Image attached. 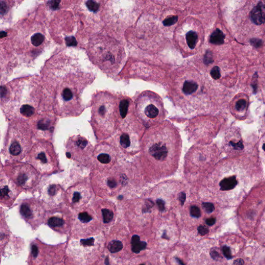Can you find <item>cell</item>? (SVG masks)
Wrapping results in <instances>:
<instances>
[{
	"instance_id": "cell-1",
	"label": "cell",
	"mask_w": 265,
	"mask_h": 265,
	"mask_svg": "<svg viewBox=\"0 0 265 265\" xmlns=\"http://www.w3.org/2000/svg\"><path fill=\"white\" fill-rule=\"evenodd\" d=\"M44 72L55 113L61 117L80 115L83 110L80 94L84 83L78 67L70 59L55 57L48 62Z\"/></svg>"
},
{
	"instance_id": "cell-2",
	"label": "cell",
	"mask_w": 265,
	"mask_h": 265,
	"mask_svg": "<svg viewBox=\"0 0 265 265\" xmlns=\"http://www.w3.org/2000/svg\"><path fill=\"white\" fill-rule=\"evenodd\" d=\"M33 137L27 121L19 119L11 120L1 152L5 163L21 162L26 158L33 145Z\"/></svg>"
},
{
	"instance_id": "cell-3",
	"label": "cell",
	"mask_w": 265,
	"mask_h": 265,
	"mask_svg": "<svg viewBox=\"0 0 265 265\" xmlns=\"http://www.w3.org/2000/svg\"><path fill=\"white\" fill-rule=\"evenodd\" d=\"M26 161L41 176L50 175L61 171L59 157L50 141L39 140L36 141L26 157Z\"/></svg>"
},
{
	"instance_id": "cell-4",
	"label": "cell",
	"mask_w": 265,
	"mask_h": 265,
	"mask_svg": "<svg viewBox=\"0 0 265 265\" xmlns=\"http://www.w3.org/2000/svg\"><path fill=\"white\" fill-rule=\"evenodd\" d=\"M1 170L14 181L23 192L33 193L39 188L42 176L27 163H5L2 165Z\"/></svg>"
},
{
	"instance_id": "cell-5",
	"label": "cell",
	"mask_w": 265,
	"mask_h": 265,
	"mask_svg": "<svg viewBox=\"0 0 265 265\" xmlns=\"http://www.w3.org/2000/svg\"><path fill=\"white\" fill-rule=\"evenodd\" d=\"M67 158L83 167L91 168L94 147L91 142L80 135L70 136L65 144Z\"/></svg>"
},
{
	"instance_id": "cell-6",
	"label": "cell",
	"mask_w": 265,
	"mask_h": 265,
	"mask_svg": "<svg viewBox=\"0 0 265 265\" xmlns=\"http://www.w3.org/2000/svg\"><path fill=\"white\" fill-rule=\"evenodd\" d=\"M93 190L90 181L83 179L70 185L65 191L64 202L74 208L85 207L91 200Z\"/></svg>"
},
{
	"instance_id": "cell-7",
	"label": "cell",
	"mask_w": 265,
	"mask_h": 265,
	"mask_svg": "<svg viewBox=\"0 0 265 265\" xmlns=\"http://www.w3.org/2000/svg\"><path fill=\"white\" fill-rule=\"evenodd\" d=\"M57 122V117L48 112L39 113L29 121L34 137L37 141H50L53 139Z\"/></svg>"
},
{
	"instance_id": "cell-8",
	"label": "cell",
	"mask_w": 265,
	"mask_h": 265,
	"mask_svg": "<svg viewBox=\"0 0 265 265\" xmlns=\"http://www.w3.org/2000/svg\"><path fill=\"white\" fill-rule=\"evenodd\" d=\"M90 180L94 193L100 197L112 195L118 187V181L107 170H91Z\"/></svg>"
},
{
	"instance_id": "cell-9",
	"label": "cell",
	"mask_w": 265,
	"mask_h": 265,
	"mask_svg": "<svg viewBox=\"0 0 265 265\" xmlns=\"http://www.w3.org/2000/svg\"><path fill=\"white\" fill-rule=\"evenodd\" d=\"M112 151L111 147L106 142L97 144L94 147L91 170H107L114 161Z\"/></svg>"
},
{
	"instance_id": "cell-10",
	"label": "cell",
	"mask_w": 265,
	"mask_h": 265,
	"mask_svg": "<svg viewBox=\"0 0 265 265\" xmlns=\"http://www.w3.org/2000/svg\"><path fill=\"white\" fill-rule=\"evenodd\" d=\"M23 191L16 183L1 170L0 179V201L3 206L13 205Z\"/></svg>"
},
{
	"instance_id": "cell-11",
	"label": "cell",
	"mask_w": 265,
	"mask_h": 265,
	"mask_svg": "<svg viewBox=\"0 0 265 265\" xmlns=\"http://www.w3.org/2000/svg\"><path fill=\"white\" fill-rule=\"evenodd\" d=\"M246 9L244 24H249V29H259L265 26V2H251Z\"/></svg>"
},
{
	"instance_id": "cell-12",
	"label": "cell",
	"mask_w": 265,
	"mask_h": 265,
	"mask_svg": "<svg viewBox=\"0 0 265 265\" xmlns=\"http://www.w3.org/2000/svg\"><path fill=\"white\" fill-rule=\"evenodd\" d=\"M40 199L44 204L57 207L64 202L65 191L59 184H45L40 188Z\"/></svg>"
},
{
	"instance_id": "cell-13",
	"label": "cell",
	"mask_w": 265,
	"mask_h": 265,
	"mask_svg": "<svg viewBox=\"0 0 265 265\" xmlns=\"http://www.w3.org/2000/svg\"><path fill=\"white\" fill-rule=\"evenodd\" d=\"M44 206L42 201L37 198H27L20 204V213L26 220L32 221L43 215Z\"/></svg>"
},
{
	"instance_id": "cell-14",
	"label": "cell",
	"mask_w": 265,
	"mask_h": 265,
	"mask_svg": "<svg viewBox=\"0 0 265 265\" xmlns=\"http://www.w3.org/2000/svg\"><path fill=\"white\" fill-rule=\"evenodd\" d=\"M109 201L103 200H94L92 206L97 213H100L105 224L109 223L114 217V212L110 207Z\"/></svg>"
},
{
	"instance_id": "cell-15",
	"label": "cell",
	"mask_w": 265,
	"mask_h": 265,
	"mask_svg": "<svg viewBox=\"0 0 265 265\" xmlns=\"http://www.w3.org/2000/svg\"><path fill=\"white\" fill-rule=\"evenodd\" d=\"M149 152L155 160L163 161L167 157L168 149L164 144L155 143L150 147Z\"/></svg>"
},
{
	"instance_id": "cell-16",
	"label": "cell",
	"mask_w": 265,
	"mask_h": 265,
	"mask_svg": "<svg viewBox=\"0 0 265 265\" xmlns=\"http://www.w3.org/2000/svg\"><path fill=\"white\" fill-rule=\"evenodd\" d=\"M132 250L135 253H139L141 251L145 249L147 247V243L140 240V237L138 235H133L131 239Z\"/></svg>"
},
{
	"instance_id": "cell-17",
	"label": "cell",
	"mask_w": 265,
	"mask_h": 265,
	"mask_svg": "<svg viewBox=\"0 0 265 265\" xmlns=\"http://www.w3.org/2000/svg\"><path fill=\"white\" fill-rule=\"evenodd\" d=\"M237 184V180L235 176H231L223 179L220 182L221 190L223 191L232 190Z\"/></svg>"
},
{
	"instance_id": "cell-18",
	"label": "cell",
	"mask_w": 265,
	"mask_h": 265,
	"mask_svg": "<svg viewBox=\"0 0 265 265\" xmlns=\"http://www.w3.org/2000/svg\"><path fill=\"white\" fill-rule=\"evenodd\" d=\"M225 36L220 29H217L211 34L210 42L214 45H221L224 42Z\"/></svg>"
},
{
	"instance_id": "cell-19",
	"label": "cell",
	"mask_w": 265,
	"mask_h": 265,
	"mask_svg": "<svg viewBox=\"0 0 265 265\" xmlns=\"http://www.w3.org/2000/svg\"><path fill=\"white\" fill-rule=\"evenodd\" d=\"M197 40H198V35L194 31H190L187 32L186 34L187 44L189 47V48L191 49H193L195 48L197 42Z\"/></svg>"
},
{
	"instance_id": "cell-20",
	"label": "cell",
	"mask_w": 265,
	"mask_h": 265,
	"mask_svg": "<svg viewBox=\"0 0 265 265\" xmlns=\"http://www.w3.org/2000/svg\"><path fill=\"white\" fill-rule=\"evenodd\" d=\"M198 85L195 82L186 81L183 86V91L185 94H191L195 92L198 89Z\"/></svg>"
},
{
	"instance_id": "cell-21",
	"label": "cell",
	"mask_w": 265,
	"mask_h": 265,
	"mask_svg": "<svg viewBox=\"0 0 265 265\" xmlns=\"http://www.w3.org/2000/svg\"><path fill=\"white\" fill-rule=\"evenodd\" d=\"M109 250L111 253H115L121 251L123 248V244L119 240H112L109 243Z\"/></svg>"
},
{
	"instance_id": "cell-22",
	"label": "cell",
	"mask_w": 265,
	"mask_h": 265,
	"mask_svg": "<svg viewBox=\"0 0 265 265\" xmlns=\"http://www.w3.org/2000/svg\"><path fill=\"white\" fill-rule=\"evenodd\" d=\"M145 115L149 118L154 119L158 116L159 110L154 105H149L145 108Z\"/></svg>"
},
{
	"instance_id": "cell-23",
	"label": "cell",
	"mask_w": 265,
	"mask_h": 265,
	"mask_svg": "<svg viewBox=\"0 0 265 265\" xmlns=\"http://www.w3.org/2000/svg\"><path fill=\"white\" fill-rule=\"evenodd\" d=\"M129 106V102L127 99H123L119 104V112L120 116L122 118H125L128 113V108Z\"/></svg>"
},
{
	"instance_id": "cell-24",
	"label": "cell",
	"mask_w": 265,
	"mask_h": 265,
	"mask_svg": "<svg viewBox=\"0 0 265 265\" xmlns=\"http://www.w3.org/2000/svg\"><path fill=\"white\" fill-rule=\"evenodd\" d=\"M120 144L122 147L123 148L126 149L129 147L131 145L130 138L128 134L123 133L121 135L120 137Z\"/></svg>"
},
{
	"instance_id": "cell-25",
	"label": "cell",
	"mask_w": 265,
	"mask_h": 265,
	"mask_svg": "<svg viewBox=\"0 0 265 265\" xmlns=\"http://www.w3.org/2000/svg\"><path fill=\"white\" fill-rule=\"evenodd\" d=\"M247 106V102L244 99H240L237 101L235 108L238 111H242L246 109Z\"/></svg>"
},
{
	"instance_id": "cell-26",
	"label": "cell",
	"mask_w": 265,
	"mask_h": 265,
	"mask_svg": "<svg viewBox=\"0 0 265 265\" xmlns=\"http://www.w3.org/2000/svg\"><path fill=\"white\" fill-rule=\"evenodd\" d=\"M86 6L90 11H98L99 7V4L98 2L94 1H88L86 2Z\"/></svg>"
},
{
	"instance_id": "cell-27",
	"label": "cell",
	"mask_w": 265,
	"mask_h": 265,
	"mask_svg": "<svg viewBox=\"0 0 265 265\" xmlns=\"http://www.w3.org/2000/svg\"><path fill=\"white\" fill-rule=\"evenodd\" d=\"M178 20V17L177 16H174L170 17H168L165 19L163 22V24L165 27H169L175 24Z\"/></svg>"
},
{
	"instance_id": "cell-28",
	"label": "cell",
	"mask_w": 265,
	"mask_h": 265,
	"mask_svg": "<svg viewBox=\"0 0 265 265\" xmlns=\"http://www.w3.org/2000/svg\"><path fill=\"white\" fill-rule=\"evenodd\" d=\"M190 214L194 217L199 218L201 216V211L196 206H193L190 208Z\"/></svg>"
},
{
	"instance_id": "cell-29",
	"label": "cell",
	"mask_w": 265,
	"mask_h": 265,
	"mask_svg": "<svg viewBox=\"0 0 265 265\" xmlns=\"http://www.w3.org/2000/svg\"><path fill=\"white\" fill-rule=\"evenodd\" d=\"M222 252L224 256H225L226 259H232V250L230 249V247H229L228 246H224L222 248Z\"/></svg>"
},
{
	"instance_id": "cell-30",
	"label": "cell",
	"mask_w": 265,
	"mask_h": 265,
	"mask_svg": "<svg viewBox=\"0 0 265 265\" xmlns=\"http://www.w3.org/2000/svg\"><path fill=\"white\" fill-rule=\"evenodd\" d=\"M211 77L214 79H218L221 77L220 69L218 66H214L210 72Z\"/></svg>"
},
{
	"instance_id": "cell-31",
	"label": "cell",
	"mask_w": 265,
	"mask_h": 265,
	"mask_svg": "<svg viewBox=\"0 0 265 265\" xmlns=\"http://www.w3.org/2000/svg\"><path fill=\"white\" fill-rule=\"evenodd\" d=\"M203 209L208 213L212 212L214 210V206L210 203H204L202 204Z\"/></svg>"
},
{
	"instance_id": "cell-32",
	"label": "cell",
	"mask_w": 265,
	"mask_h": 265,
	"mask_svg": "<svg viewBox=\"0 0 265 265\" xmlns=\"http://www.w3.org/2000/svg\"><path fill=\"white\" fill-rule=\"evenodd\" d=\"M204 63L205 64H209L213 62L212 56L211 53L209 51H208L207 53H206V55L204 56Z\"/></svg>"
},
{
	"instance_id": "cell-33",
	"label": "cell",
	"mask_w": 265,
	"mask_h": 265,
	"mask_svg": "<svg viewBox=\"0 0 265 265\" xmlns=\"http://www.w3.org/2000/svg\"><path fill=\"white\" fill-rule=\"evenodd\" d=\"M154 206V203L153 201H150V200L145 201V204L144 209H143V212H148L150 211V210L152 208V207Z\"/></svg>"
},
{
	"instance_id": "cell-34",
	"label": "cell",
	"mask_w": 265,
	"mask_h": 265,
	"mask_svg": "<svg viewBox=\"0 0 265 265\" xmlns=\"http://www.w3.org/2000/svg\"><path fill=\"white\" fill-rule=\"evenodd\" d=\"M198 232L200 235L204 236L209 233V229L207 227L204 226V225H200L198 227Z\"/></svg>"
},
{
	"instance_id": "cell-35",
	"label": "cell",
	"mask_w": 265,
	"mask_h": 265,
	"mask_svg": "<svg viewBox=\"0 0 265 265\" xmlns=\"http://www.w3.org/2000/svg\"><path fill=\"white\" fill-rule=\"evenodd\" d=\"M230 144L233 147V148L235 149V150H241L243 149V145L241 141H239L237 143L230 141Z\"/></svg>"
},
{
	"instance_id": "cell-36",
	"label": "cell",
	"mask_w": 265,
	"mask_h": 265,
	"mask_svg": "<svg viewBox=\"0 0 265 265\" xmlns=\"http://www.w3.org/2000/svg\"><path fill=\"white\" fill-rule=\"evenodd\" d=\"M94 240L93 238H90L88 239L82 240L81 243L83 246H91L94 244Z\"/></svg>"
},
{
	"instance_id": "cell-37",
	"label": "cell",
	"mask_w": 265,
	"mask_h": 265,
	"mask_svg": "<svg viewBox=\"0 0 265 265\" xmlns=\"http://www.w3.org/2000/svg\"><path fill=\"white\" fill-rule=\"evenodd\" d=\"M157 206L158 207V209L161 211H163L165 209V204L164 201H163V200H157Z\"/></svg>"
},
{
	"instance_id": "cell-38",
	"label": "cell",
	"mask_w": 265,
	"mask_h": 265,
	"mask_svg": "<svg viewBox=\"0 0 265 265\" xmlns=\"http://www.w3.org/2000/svg\"><path fill=\"white\" fill-rule=\"evenodd\" d=\"M210 255L214 260H217L220 258H221L220 255H219L218 252L215 250H213V251H211V253H210Z\"/></svg>"
},
{
	"instance_id": "cell-39",
	"label": "cell",
	"mask_w": 265,
	"mask_h": 265,
	"mask_svg": "<svg viewBox=\"0 0 265 265\" xmlns=\"http://www.w3.org/2000/svg\"><path fill=\"white\" fill-rule=\"evenodd\" d=\"M216 219L214 217H210L209 219H207L206 220V223L207 225L210 226H211L212 225H214V224L216 223Z\"/></svg>"
},
{
	"instance_id": "cell-40",
	"label": "cell",
	"mask_w": 265,
	"mask_h": 265,
	"mask_svg": "<svg viewBox=\"0 0 265 265\" xmlns=\"http://www.w3.org/2000/svg\"><path fill=\"white\" fill-rule=\"evenodd\" d=\"M31 250H32V254L33 256L34 257H36L38 255V248L36 246L32 245Z\"/></svg>"
},
{
	"instance_id": "cell-41",
	"label": "cell",
	"mask_w": 265,
	"mask_h": 265,
	"mask_svg": "<svg viewBox=\"0 0 265 265\" xmlns=\"http://www.w3.org/2000/svg\"><path fill=\"white\" fill-rule=\"evenodd\" d=\"M185 199H186V195H185V194L183 193V192L181 193L180 194V195H179V200H180V201L182 205H183L184 202H185Z\"/></svg>"
},
{
	"instance_id": "cell-42",
	"label": "cell",
	"mask_w": 265,
	"mask_h": 265,
	"mask_svg": "<svg viewBox=\"0 0 265 265\" xmlns=\"http://www.w3.org/2000/svg\"><path fill=\"white\" fill-rule=\"evenodd\" d=\"M176 260H177V262L178 263L180 264V265H185L180 260V259H178V258H176Z\"/></svg>"
},
{
	"instance_id": "cell-43",
	"label": "cell",
	"mask_w": 265,
	"mask_h": 265,
	"mask_svg": "<svg viewBox=\"0 0 265 265\" xmlns=\"http://www.w3.org/2000/svg\"><path fill=\"white\" fill-rule=\"evenodd\" d=\"M105 263V264L106 265H109V262L108 258H106V259Z\"/></svg>"
},
{
	"instance_id": "cell-44",
	"label": "cell",
	"mask_w": 265,
	"mask_h": 265,
	"mask_svg": "<svg viewBox=\"0 0 265 265\" xmlns=\"http://www.w3.org/2000/svg\"><path fill=\"white\" fill-rule=\"evenodd\" d=\"M118 198H119V200H122V199H123V196H122V195H120V196H119V197Z\"/></svg>"
},
{
	"instance_id": "cell-45",
	"label": "cell",
	"mask_w": 265,
	"mask_h": 265,
	"mask_svg": "<svg viewBox=\"0 0 265 265\" xmlns=\"http://www.w3.org/2000/svg\"><path fill=\"white\" fill-rule=\"evenodd\" d=\"M263 149L265 151V144H263Z\"/></svg>"
},
{
	"instance_id": "cell-46",
	"label": "cell",
	"mask_w": 265,
	"mask_h": 265,
	"mask_svg": "<svg viewBox=\"0 0 265 265\" xmlns=\"http://www.w3.org/2000/svg\"><path fill=\"white\" fill-rule=\"evenodd\" d=\"M145 265V264H141V265Z\"/></svg>"
}]
</instances>
